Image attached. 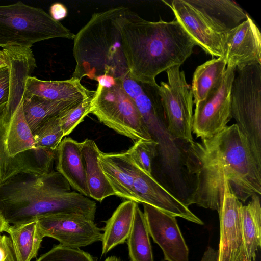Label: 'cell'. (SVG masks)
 Segmentation results:
<instances>
[{
	"mask_svg": "<svg viewBox=\"0 0 261 261\" xmlns=\"http://www.w3.org/2000/svg\"><path fill=\"white\" fill-rule=\"evenodd\" d=\"M184 155V165L194 181L184 202L187 206L195 204L218 212L226 183L243 202L255 194L260 195L261 169L236 124L211 138L188 144Z\"/></svg>",
	"mask_w": 261,
	"mask_h": 261,
	"instance_id": "cell-1",
	"label": "cell"
},
{
	"mask_svg": "<svg viewBox=\"0 0 261 261\" xmlns=\"http://www.w3.org/2000/svg\"><path fill=\"white\" fill-rule=\"evenodd\" d=\"M119 22L129 74L139 82L156 84L158 74L180 66L196 45L176 19L150 21L125 7Z\"/></svg>",
	"mask_w": 261,
	"mask_h": 261,
	"instance_id": "cell-2",
	"label": "cell"
},
{
	"mask_svg": "<svg viewBox=\"0 0 261 261\" xmlns=\"http://www.w3.org/2000/svg\"><path fill=\"white\" fill-rule=\"evenodd\" d=\"M70 187L54 170L42 175L20 174L0 187V208L13 225L56 213L77 214L94 221L96 203Z\"/></svg>",
	"mask_w": 261,
	"mask_h": 261,
	"instance_id": "cell-3",
	"label": "cell"
},
{
	"mask_svg": "<svg viewBox=\"0 0 261 261\" xmlns=\"http://www.w3.org/2000/svg\"><path fill=\"white\" fill-rule=\"evenodd\" d=\"M125 7L94 13L75 35L73 54L76 62L72 78L96 80L101 75L121 79L129 72L123 53L120 17Z\"/></svg>",
	"mask_w": 261,
	"mask_h": 261,
	"instance_id": "cell-4",
	"label": "cell"
},
{
	"mask_svg": "<svg viewBox=\"0 0 261 261\" xmlns=\"http://www.w3.org/2000/svg\"><path fill=\"white\" fill-rule=\"evenodd\" d=\"M22 103L15 109L6 104L0 107V187L20 174L42 175L53 170L56 152L35 148Z\"/></svg>",
	"mask_w": 261,
	"mask_h": 261,
	"instance_id": "cell-5",
	"label": "cell"
},
{
	"mask_svg": "<svg viewBox=\"0 0 261 261\" xmlns=\"http://www.w3.org/2000/svg\"><path fill=\"white\" fill-rule=\"evenodd\" d=\"M75 35L43 9L21 1L0 5V47L31 48L55 38L73 39Z\"/></svg>",
	"mask_w": 261,
	"mask_h": 261,
	"instance_id": "cell-6",
	"label": "cell"
},
{
	"mask_svg": "<svg viewBox=\"0 0 261 261\" xmlns=\"http://www.w3.org/2000/svg\"><path fill=\"white\" fill-rule=\"evenodd\" d=\"M231 87V116L261 168V64L236 70Z\"/></svg>",
	"mask_w": 261,
	"mask_h": 261,
	"instance_id": "cell-7",
	"label": "cell"
},
{
	"mask_svg": "<svg viewBox=\"0 0 261 261\" xmlns=\"http://www.w3.org/2000/svg\"><path fill=\"white\" fill-rule=\"evenodd\" d=\"M90 113L116 133L133 141L153 139L134 101L120 79L110 87L98 84L92 99Z\"/></svg>",
	"mask_w": 261,
	"mask_h": 261,
	"instance_id": "cell-8",
	"label": "cell"
},
{
	"mask_svg": "<svg viewBox=\"0 0 261 261\" xmlns=\"http://www.w3.org/2000/svg\"><path fill=\"white\" fill-rule=\"evenodd\" d=\"M166 72L167 82L162 81L158 90L167 129L174 140L192 143L194 102L191 87L179 66L171 67Z\"/></svg>",
	"mask_w": 261,
	"mask_h": 261,
	"instance_id": "cell-9",
	"label": "cell"
},
{
	"mask_svg": "<svg viewBox=\"0 0 261 261\" xmlns=\"http://www.w3.org/2000/svg\"><path fill=\"white\" fill-rule=\"evenodd\" d=\"M236 68L226 67L218 88L196 105L192 133L201 139L211 138L223 130L232 118L231 92Z\"/></svg>",
	"mask_w": 261,
	"mask_h": 261,
	"instance_id": "cell-10",
	"label": "cell"
},
{
	"mask_svg": "<svg viewBox=\"0 0 261 261\" xmlns=\"http://www.w3.org/2000/svg\"><path fill=\"white\" fill-rule=\"evenodd\" d=\"M167 5L196 45L212 56L223 57L229 30L187 0H173Z\"/></svg>",
	"mask_w": 261,
	"mask_h": 261,
	"instance_id": "cell-11",
	"label": "cell"
},
{
	"mask_svg": "<svg viewBox=\"0 0 261 261\" xmlns=\"http://www.w3.org/2000/svg\"><path fill=\"white\" fill-rule=\"evenodd\" d=\"M37 219L44 237L54 238L66 247L79 249L102 239L94 221L80 214L56 213Z\"/></svg>",
	"mask_w": 261,
	"mask_h": 261,
	"instance_id": "cell-12",
	"label": "cell"
},
{
	"mask_svg": "<svg viewBox=\"0 0 261 261\" xmlns=\"http://www.w3.org/2000/svg\"><path fill=\"white\" fill-rule=\"evenodd\" d=\"M218 214L220 240L218 261H246L241 219L242 202L224 185Z\"/></svg>",
	"mask_w": 261,
	"mask_h": 261,
	"instance_id": "cell-13",
	"label": "cell"
},
{
	"mask_svg": "<svg viewBox=\"0 0 261 261\" xmlns=\"http://www.w3.org/2000/svg\"><path fill=\"white\" fill-rule=\"evenodd\" d=\"M148 233L166 261H189V249L175 217L143 203Z\"/></svg>",
	"mask_w": 261,
	"mask_h": 261,
	"instance_id": "cell-14",
	"label": "cell"
},
{
	"mask_svg": "<svg viewBox=\"0 0 261 261\" xmlns=\"http://www.w3.org/2000/svg\"><path fill=\"white\" fill-rule=\"evenodd\" d=\"M222 58L226 67L236 70L261 64L260 32L248 14L245 20L228 32Z\"/></svg>",
	"mask_w": 261,
	"mask_h": 261,
	"instance_id": "cell-15",
	"label": "cell"
},
{
	"mask_svg": "<svg viewBox=\"0 0 261 261\" xmlns=\"http://www.w3.org/2000/svg\"><path fill=\"white\" fill-rule=\"evenodd\" d=\"M98 161L115 195L139 203L134 187L135 164L126 151L120 153L100 151Z\"/></svg>",
	"mask_w": 261,
	"mask_h": 261,
	"instance_id": "cell-16",
	"label": "cell"
},
{
	"mask_svg": "<svg viewBox=\"0 0 261 261\" xmlns=\"http://www.w3.org/2000/svg\"><path fill=\"white\" fill-rule=\"evenodd\" d=\"M120 79L124 90L134 101L149 133L166 123L158 84L139 82L133 79L129 72Z\"/></svg>",
	"mask_w": 261,
	"mask_h": 261,
	"instance_id": "cell-17",
	"label": "cell"
},
{
	"mask_svg": "<svg viewBox=\"0 0 261 261\" xmlns=\"http://www.w3.org/2000/svg\"><path fill=\"white\" fill-rule=\"evenodd\" d=\"M56 170L75 191L89 197L81 142L65 137L56 154Z\"/></svg>",
	"mask_w": 261,
	"mask_h": 261,
	"instance_id": "cell-18",
	"label": "cell"
},
{
	"mask_svg": "<svg viewBox=\"0 0 261 261\" xmlns=\"http://www.w3.org/2000/svg\"><path fill=\"white\" fill-rule=\"evenodd\" d=\"M25 93L51 100L86 99L95 93L87 89L77 80L44 81L29 76L25 83Z\"/></svg>",
	"mask_w": 261,
	"mask_h": 261,
	"instance_id": "cell-19",
	"label": "cell"
},
{
	"mask_svg": "<svg viewBox=\"0 0 261 261\" xmlns=\"http://www.w3.org/2000/svg\"><path fill=\"white\" fill-rule=\"evenodd\" d=\"M84 99L51 100L25 93L23 111L27 122L33 134L45 122L75 107Z\"/></svg>",
	"mask_w": 261,
	"mask_h": 261,
	"instance_id": "cell-20",
	"label": "cell"
},
{
	"mask_svg": "<svg viewBox=\"0 0 261 261\" xmlns=\"http://www.w3.org/2000/svg\"><path fill=\"white\" fill-rule=\"evenodd\" d=\"M81 146L89 197L101 202L108 197L115 195L100 165L98 157L101 151L95 142L86 139L81 142Z\"/></svg>",
	"mask_w": 261,
	"mask_h": 261,
	"instance_id": "cell-21",
	"label": "cell"
},
{
	"mask_svg": "<svg viewBox=\"0 0 261 261\" xmlns=\"http://www.w3.org/2000/svg\"><path fill=\"white\" fill-rule=\"evenodd\" d=\"M138 203L126 200L115 210L106 221L102 239V255L107 253L128 238L133 226L135 208Z\"/></svg>",
	"mask_w": 261,
	"mask_h": 261,
	"instance_id": "cell-22",
	"label": "cell"
},
{
	"mask_svg": "<svg viewBox=\"0 0 261 261\" xmlns=\"http://www.w3.org/2000/svg\"><path fill=\"white\" fill-rule=\"evenodd\" d=\"M7 232L12 241L16 261H31L36 257L44 238L37 219L10 225Z\"/></svg>",
	"mask_w": 261,
	"mask_h": 261,
	"instance_id": "cell-23",
	"label": "cell"
},
{
	"mask_svg": "<svg viewBox=\"0 0 261 261\" xmlns=\"http://www.w3.org/2000/svg\"><path fill=\"white\" fill-rule=\"evenodd\" d=\"M226 69V63L222 57L207 61L196 68L191 87L195 105L205 99L218 88Z\"/></svg>",
	"mask_w": 261,
	"mask_h": 261,
	"instance_id": "cell-24",
	"label": "cell"
},
{
	"mask_svg": "<svg viewBox=\"0 0 261 261\" xmlns=\"http://www.w3.org/2000/svg\"><path fill=\"white\" fill-rule=\"evenodd\" d=\"M241 219L247 260L255 261L261 245V206L259 195L255 194L241 208Z\"/></svg>",
	"mask_w": 261,
	"mask_h": 261,
	"instance_id": "cell-25",
	"label": "cell"
},
{
	"mask_svg": "<svg viewBox=\"0 0 261 261\" xmlns=\"http://www.w3.org/2000/svg\"><path fill=\"white\" fill-rule=\"evenodd\" d=\"M216 22L230 30L246 19L247 14L230 0H187Z\"/></svg>",
	"mask_w": 261,
	"mask_h": 261,
	"instance_id": "cell-26",
	"label": "cell"
},
{
	"mask_svg": "<svg viewBox=\"0 0 261 261\" xmlns=\"http://www.w3.org/2000/svg\"><path fill=\"white\" fill-rule=\"evenodd\" d=\"M127 239L131 261H154L144 214L138 204L135 208L132 229Z\"/></svg>",
	"mask_w": 261,
	"mask_h": 261,
	"instance_id": "cell-27",
	"label": "cell"
},
{
	"mask_svg": "<svg viewBox=\"0 0 261 261\" xmlns=\"http://www.w3.org/2000/svg\"><path fill=\"white\" fill-rule=\"evenodd\" d=\"M60 116L45 122L33 134L36 149L56 152L64 137L61 126Z\"/></svg>",
	"mask_w": 261,
	"mask_h": 261,
	"instance_id": "cell-28",
	"label": "cell"
},
{
	"mask_svg": "<svg viewBox=\"0 0 261 261\" xmlns=\"http://www.w3.org/2000/svg\"><path fill=\"white\" fill-rule=\"evenodd\" d=\"M158 143L154 139H140L126 152L135 163L145 172L152 175V163L158 154Z\"/></svg>",
	"mask_w": 261,
	"mask_h": 261,
	"instance_id": "cell-29",
	"label": "cell"
},
{
	"mask_svg": "<svg viewBox=\"0 0 261 261\" xmlns=\"http://www.w3.org/2000/svg\"><path fill=\"white\" fill-rule=\"evenodd\" d=\"M93 95L83 100L79 105L60 116L61 126L64 137L70 134L83 121L84 118L90 113Z\"/></svg>",
	"mask_w": 261,
	"mask_h": 261,
	"instance_id": "cell-30",
	"label": "cell"
},
{
	"mask_svg": "<svg viewBox=\"0 0 261 261\" xmlns=\"http://www.w3.org/2000/svg\"><path fill=\"white\" fill-rule=\"evenodd\" d=\"M36 261H95L92 256L79 249L58 245L42 255Z\"/></svg>",
	"mask_w": 261,
	"mask_h": 261,
	"instance_id": "cell-31",
	"label": "cell"
},
{
	"mask_svg": "<svg viewBox=\"0 0 261 261\" xmlns=\"http://www.w3.org/2000/svg\"><path fill=\"white\" fill-rule=\"evenodd\" d=\"M11 86V71L7 65L0 68V107L7 103L10 94Z\"/></svg>",
	"mask_w": 261,
	"mask_h": 261,
	"instance_id": "cell-32",
	"label": "cell"
},
{
	"mask_svg": "<svg viewBox=\"0 0 261 261\" xmlns=\"http://www.w3.org/2000/svg\"><path fill=\"white\" fill-rule=\"evenodd\" d=\"M0 261H16L10 237L0 232Z\"/></svg>",
	"mask_w": 261,
	"mask_h": 261,
	"instance_id": "cell-33",
	"label": "cell"
},
{
	"mask_svg": "<svg viewBox=\"0 0 261 261\" xmlns=\"http://www.w3.org/2000/svg\"><path fill=\"white\" fill-rule=\"evenodd\" d=\"M49 12L51 18L57 21L65 18L68 14L67 8L61 3L53 4L50 7Z\"/></svg>",
	"mask_w": 261,
	"mask_h": 261,
	"instance_id": "cell-34",
	"label": "cell"
},
{
	"mask_svg": "<svg viewBox=\"0 0 261 261\" xmlns=\"http://www.w3.org/2000/svg\"><path fill=\"white\" fill-rule=\"evenodd\" d=\"M218 250L208 247L204 252L200 261H218Z\"/></svg>",
	"mask_w": 261,
	"mask_h": 261,
	"instance_id": "cell-35",
	"label": "cell"
},
{
	"mask_svg": "<svg viewBox=\"0 0 261 261\" xmlns=\"http://www.w3.org/2000/svg\"><path fill=\"white\" fill-rule=\"evenodd\" d=\"M95 81L98 82V85L105 87H110L116 83V79L110 75H105L98 76Z\"/></svg>",
	"mask_w": 261,
	"mask_h": 261,
	"instance_id": "cell-36",
	"label": "cell"
},
{
	"mask_svg": "<svg viewBox=\"0 0 261 261\" xmlns=\"http://www.w3.org/2000/svg\"><path fill=\"white\" fill-rule=\"evenodd\" d=\"M10 225L5 220L0 208V232L7 231Z\"/></svg>",
	"mask_w": 261,
	"mask_h": 261,
	"instance_id": "cell-37",
	"label": "cell"
},
{
	"mask_svg": "<svg viewBox=\"0 0 261 261\" xmlns=\"http://www.w3.org/2000/svg\"><path fill=\"white\" fill-rule=\"evenodd\" d=\"M7 65V60L6 56L3 50H0V68Z\"/></svg>",
	"mask_w": 261,
	"mask_h": 261,
	"instance_id": "cell-38",
	"label": "cell"
},
{
	"mask_svg": "<svg viewBox=\"0 0 261 261\" xmlns=\"http://www.w3.org/2000/svg\"><path fill=\"white\" fill-rule=\"evenodd\" d=\"M105 261H121L119 258L115 256L107 257Z\"/></svg>",
	"mask_w": 261,
	"mask_h": 261,
	"instance_id": "cell-39",
	"label": "cell"
},
{
	"mask_svg": "<svg viewBox=\"0 0 261 261\" xmlns=\"http://www.w3.org/2000/svg\"><path fill=\"white\" fill-rule=\"evenodd\" d=\"M246 261H252L251 260H246Z\"/></svg>",
	"mask_w": 261,
	"mask_h": 261,
	"instance_id": "cell-40",
	"label": "cell"
}]
</instances>
